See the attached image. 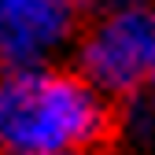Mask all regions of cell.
Returning <instances> with one entry per match:
<instances>
[{"instance_id": "1", "label": "cell", "mask_w": 155, "mask_h": 155, "mask_svg": "<svg viewBox=\"0 0 155 155\" xmlns=\"http://www.w3.org/2000/svg\"><path fill=\"white\" fill-rule=\"evenodd\" d=\"M114 137V111L100 89L70 74H0V151L55 155L89 151Z\"/></svg>"}, {"instance_id": "2", "label": "cell", "mask_w": 155, "mask_h": 155, "mask_svg": "<svg viewBox=\"0 0 155 155\" xmlns=\"http://www.w3.org/2000/svg\"><path fill=\"white\" fill-rule=\"evenodd\" d=\"M81 70L100 92H133L155 78V15L140 8L107 15L81 45Z\"/></svg>"}, {"instance_id": "3", "label": "cell", "mask_w": 155, "mask_h": 155, "mask_svg": "<svg viewBox=\"0 0 155 155\" xmlns=\"http://www.w3.org/2000/svg\"><path fill=\"white\" fill-rule=\"evenodd\" d=\"M81 0H0V74L37 70L74 33Z\"/></svg>"}, {"instance_id": "4", "label": "cell", "mask_w": 155, "mask_h": 155, "mask_svg": "<svg viewBox=\"0 0 155 155\" xmlns=\"http://www.w3.org/2000/svg\"><path fill=\"white\" fill-rule=\"evenodd\" d=\"M55 155H74V151H55Z\"/></svg>"}]
</instances>
